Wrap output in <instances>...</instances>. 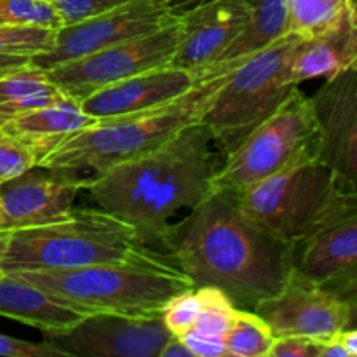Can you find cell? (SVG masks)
Returning <instances> with one entry per match:
<instances>
[{
  "mask_svg": "<svg viewBox=\"0 0 357 357\" xmlns=\"http://www.w3.org/2000/svg\"><path fill=\"white\" fill-rule=\"evenodd\" d=\"M145 248L138 234L100 208H72L65 218L6 236L3 274L68 271L121 261Z\"/></svg>",
  "mask_w": 357,
  "mask_h": 357,
  "instance_id": "cell-6",
  "label": "cell"
},
{
  "mask_svg": "<svg viewBox=\"0 0 357 357\" xmlns=\"http://www.w3.org/2000/svg\"><path fill=\"white\" fill-rule=\"evenodd\" d=\"M30 61L28 56H10V54H0V75L10 70H16L20 66H24Z\"/></svg>",
  "mask_w": 357,
  "mask_h": 357,
  "instance_id": "cell-37",
  "label": "cell"
},
{
  "mask_svg": "<svg viewBox=\"0 0 357 357\" xmlns=\"http://www.w3.org/2000/svg\"><path fill=\"white\" fill-rule=\"evenodd\" d=\"M159 357H194V354L180 337H171L166 342V345L160 349Z\"/></svg>",
  "mask_w": 357,
  "mask_h": 357,
  "instance_id": "cell-34",
  "label": "cell"
},
{
  "mask_svg": "<svg viewBox=\"0 0 357 357\" xmlns=\"http://www.w3.org/2000/svg\"><path fill=\"white\" fill-rule=\"evenodd\" d=\"M63 24H72L107 10L121 7L132 0H49Z\"/></svg>",
  "mask_w": 357,
  "mask_h": 357,
  "instance_id": "cell-30",
  "label": "cell"
},
{
  "mask_svg": "<svg viewBox=\"0 0 357 357\" xmlns=\"http://www.w3.org/2000/svg\"><path fill=\"white\" fill-rule=\"evenodd\" d=\"M234 194L253 222L291 248L357 211L356 185L314 157Z\"/></svg>",
  "mask_w": 357,
  "mask_h": 357,
  "instance_id": "cell-5",
  "label": "cell"
},
{
  "mask_svg": "<svg viewBox=\"0 0 357 357\" xmlns=\"http://www.w3.org/2000/svg\"><path fill=\"white\" fill-rule=\"evenodd\" d=\"M357 211L342 216L291 248V268L314 284L356 300Z\"/></svg>",
  "mask_w": 357,
  "mask_h": 357,
  "instance_id": "cell-16",
  "label": "cell"
},
{
  "mask_svg": "<svg viewBox=\"0 0 357 357\" xmlns=\"http://www.w3.org/2000/svg\"><path fill=\"white\" fill-rule=\"evenodd\" d=\"M63 93L47 79L44 70L26 63L0 75V128L17 115L44 107Z\"/></svg>",
  "mask_w": 357,
  "mask_h": 357,
  "instance_id": "cell-22",
  "label": "cell"
},
{
  "mask_svg": "<svg viewBox=\"0 0 357 357\" xmlns=\"http://www.w3.org/2000/svg\"><path fill=\"white\" fill-rule=\"evenodd\" d=\"M309 101L316 124L314 159L356 185L357 65L324 80Z\"/></svg>",
  "mask_w": 357,
  "mask_h": 357,
  "instance_id": "cell-13",
  "label": "cell"
},
{
  "mask_svg": "<svg viewBox=\"0 0 357 357\" xmlns=\"http://www.w3.org/2000/svg\"><path fill=\"white\" fill-rule=\"evenodd\" d=\"M357 65V16L351 7L333 26L314 37H302L291 61L295 82L331 79Z\"/></svg>",
  "mask_w": 357,
  "mask_h": 357,
  "instance_id": "cell-18",
  "label": "cell"
},
{
  "mask_svg": "<svg viewBox=\"0 0 357 357\" xmlns=\"http://www.w3.org/2000/svg\"><path fill=\"white\" fill-rule=\"evenodd\" d=\"M271 326L275 337H300L328 340L347 328L356 326V300L314 284L291 268L284 288L253 307Z\"/></svg>",
  "mask_w": 357,
  "mask_h": 357,
  "instance_id": "cell-11",
  "label": "cell"
},
{
  "mask_svg": "<svg viewBox=\"0 0 357 357\" xmlns=\"http://www.w3.org/2000/svg\"><path fill=\"white\" fill-rule=\"evenodd\" d=\"M80 190L82 180L35 164L0 183V232H16L65 218Z\"/></svg>",
  "mask_w": 357,
  "mask_h": 357,
  "instance_id": "cell-14",
  "label": "cell"
},
{
  "mask_svg": "<svg viewBox=\"0 0 357 357\" xmlns=\"http://www.w3.org/2000/svg\"><path fill=\"white\" fill-rule=\"evenodd\" d=\"M354 6V0H289L288 31L300 37L319 35Z\"/></svg>",
  "mask_w": 357,
  "mask_h": 357,
  "instance_id": "cell-24",
  "label": "cell"
},
{
  "mask_svg": "<svg viewBox=\"0 0 357 357\" xmlns=\"http://www.w3.org/2000/svg\"><path fill=\"white\" fill-rule=\"evenodd\" d=\"M229 72L202 80L169 103L93 122L63 139L38 164L86 180L153 152L185 128L201 121L209 100Z\"/></svg>",
  "mask_w": 357,
  "mask_h": 357,
  "instance_id": "cell-3",
  "label": "cell"
},
{
  "mask_svg": "<svg viewBox=\"0 0 357 357\" xmlns=\"http://www.w3.org/2000/svg\"><path fill=\"white\" fill-rule=\"evenodd\" d=\"M54 33L56 30L51 28L0 24V54L31 58L51 47Z\"/></svg>",
  "mask_w": 357,
  "mask_h": 357,
  "instance_id": "cell-27",
  "label": "cell"
},
{
  "mask_svg": "<svg viewBox=\"0 0 357 357\" xmlns=\"http://www.w3.org/2000/svg\"><path fill=\"white\" fill-rule=\"evenodd\" d=\"M185 342L194 357H227V349L223 338L201 337L195 333H185L180 337Z\"/></svg>",
  "mask_w": 357,
  "mask_h": 357,
  "instance_id": "cell-33",
  "label": "cell"
},
{
  "mask_svg": "<svg viewBox=\"0 0 357 357\" xmlns=\"http://www.w3.org/2000/svg\"><path fill=\"white\" fill-rule=\"evenodd\" d=\"M87 314L20 275H0V316L30 324L45 335L66 330Z\"/></svg>",
  "mask_w": 357,
  "mask_h": 357,
  "instance_id": "cell-19",
  "label": "cell"
},
{
  "mask_svg": "<svg viewBox=\"0 0 357 357\" xmlns=\"http://www.w3.org/2000/svg\"><path fill=\"white\" fill-rule=\"evenodd\" d=\"M0 357H65L61 351L47 342L33 344L20 338L0 335Z\"/></svg>",
  "mask_w": 357,
  "mask_h": 357,
  "instance_id": "cell-32",
  "label": "cell"
},
{
  "mask_svg": "<svg viewBox=\"0 0 357 357\" xmlns=\"http://www.w3.org/2000/svg\"><path fill=\"white\" fill-rule=\"evenodd\" d=\"M94 119L84 114L80 103L72 98L61 96L44 107L17 115L0 128V135L17 139L31 149L38 162L73 132L87 128Z\"/></svg>",
  "mask_w": 357,
  "mask_h": 357,
  "instance_id": "cell-20",
  "label": "cell"
},
{
  "mask_svg": "<svg viewBox=\"0 0 357 357\" xmlns=\"http://www.w3.org/2000/svg\"><path fill=\"white\" fill-rule=\"evenodd\" d=\"M160 244L195 288L215 286L237 309L253 310L281 291L291 274V246L253 222L229 190L211 188L167 227Z\"/></svg>",
  "mask_w": 357,
  "mask_h": 357,
  "instance_id": "cell-1",
  "label": "cell"
},
{
  "mask_svg": "<svg viewBox=\"0 0 357 357\" xmlns=\"http://www.w3.org/2000/svg\"><path fill=\"white\" fill-rule=\"evenodd\" d=\"M338 342L342 344V347L345 349L349 357H356L357 356V330L354 328H347V330L340 331L337 335Z\"/></svg>",
  "mask_w": 357,
  "mask_h": 357,
  "instance_id": "cell-36",
  "label": "cell"
},
{
  "mask_svg": "<svg viewBox=\"0 0 357 357\" xmlns=\"http://www.w3.org/2000/svg\"><path fill=\"white\" fill-rule=\"evenodd\" d=\"M35 164H38V159L33 150L17 139L0 135V183L30 169Z\"/></svg>",
  "mask_w": 357,
  "mask_h": 357,
  "instance_id": "cell-29",
  "label": "cell"
},
{
  "mask_svg": "<svg viewBox=\"0 0 357 357\" xmlns=\"http://www.w3.org/2000/svg\"><path fill=\"white\" fill-rule=\"evenodd\" d=\"M178 17L155 0H132L98 16L61 24L56 30L51 47L33 54L28 63L45 72L121 42L152 33Z\"/></svg>",
  "mask_w": 357,
  "mask_h": 357,
  "instance_id": "cell-10",
  "label": "cell"
},
{
  "mask_svg": "<svg viewBox=\"0 0 357 357\" xmlns=\"http://www.w3.org/2000/svg\"><path fill=\"white\" fill-rule=\"evenodd\" d=\"M44 337V342L65 357H159L160 349L173 335L160 316L93 312L66 330Z\"/></svg>",
  "mask_w": 357,
  "mask_h": 357,
  "instance_id": "cell-12",
  "label": "cell"
},
{
  "mask_svg": "<svg viewBox=\"0 0 357 357\" xmlns=\"http://www.w3.org/2000/svg\"><path fill=\"white\" fill-rule=\"evenodd\" d=\"M321 340L300 335L275 337L268 357H319Z\"/></svg>",
  "mask_w": 357,
  "mask_h": 357,
  "instance_id": "cell-31",
  "label": "cell"
},
{
  "mask_svg": "<svg viewBox=\"0 0 357 357\" xmlns=\"http://www.w3.org/2000/svg\"><path fill=\"white\" fill-rule=\"evenodd\" d=\"M199 309H201V302H199L197 291L195 288H190L173 296L169 303L164 307L160 317L173 337H183L194 328Z\"/></svg>",
  "mask_w": 357,
  "mask_h": 357,
  "instance_id": "cell-28",
  "label": "cell"
},
{
  "mask_svg": "<svg viewBox=\"0 0 357 357\" xmlns=\"http://www.w3.org/2000/svg\"><path fill=\"white\" fill-rule=\"evenodd\" d=\"M6 236H7V234H2V232H0V257H2V251H3V244H6ZM3 274V272L2 271H0V275H2Z\"/></svg>",
  "mask_w": 357,
  "mask_h": 357,
  "instance_id": "cell-38",
  "label": "cell"
},
{
  "mask_svg": "<svg viewBox=\"0 0 357 357\" xmlns=\"http://www.w3.org/2000/svg\"><path fill=\"white\" fill-rule=\"evenodd\" d=\"M250 3V20L239 37L230 44V47L218 58V61L208 70L218 65L237 63L248 56L261 51L274 40L288 33V10L289 0H248Z\"/></svg>",
  "mask_w": 357,
  "mask_h": 357,
  "instance_id": "cell-21",
  "label": "cell"
},
{
  "mask_svg": "<svg viewBox=\"0 0 357 357\" xmlns=\"http://www.w3.org/2000/svg\"><path fill=\"white\" fill-rule=\"evenodd\" d=\"M201 302L197 321L188 333L201 335V337L223 338L234 321L237 307L232 300L215 286H199L195 288Z\"/></svg>",
  "mask_w": 357,
  "mask_h": 357,
  "instance_id": "cell-25",
  "label": "cell"
},
{
  "mask_svg": "<svg viewBox=\"0 0 357 357\" xmlns=\"http://www.w3.org/2000/svg\"><path fill=\"white\" fill-rule=\"evenodd\" d=\"M275 335L253 310L236 309L234 321L223 337L229 357H268Z\"/></svg>",
  "mask_w": 357,
  "mask_h": 357,
  "instance_id": "cell-23",
  "label": "cell"
},
{
  "mask_svg": "<svg viewBox=\"0 0 357 357\" xmlns=\"http://www.w3.org/2000/svg\"><path fill=\"white\" fill-rule=\"evenodd\" d=\"M180 38L181 21L178 17L152 33L45 70V75L58 87L59 93L80 101L112 84L169 65Z\"/></svg>",
  "mask_w": 357,
  "mask_h": 357,
  "instance_id": "cell-9",
  "label": "cell"
},
{
  "mask_svg": "<svg viewBox=\"0 0 357 357\" xmlns=\"http://www.w3.org/2000/svg\"><path fill=\"white\" fill-rule=\"evenodd\" d=\"M86 312L122 316H160L173 296L195 288L174 264L143 248L139 253L112 264L68 271L16 272Z\"/></svg>",
  "mask_w": 357,
  "mask_h": 357,
  "instance_id": "cell-4",
  "label": "cell"
},
{
  "mask_svg": "<svg viewBox=\"0 0 357 357\" xmlns=\"http://www.w3.org/2000/svg\"><path fill=\"white\" fill-rule=\"evenodd\" d=\"M213 138L201 122L185 128L153 152L82 180L96 206L131 225L142 244L160 243L171 220L211 192L218 164Z\"/></svg>",
  "mask_w": 357,
  "mask_h": 357,
  "instance_id": "cell-2",
  "label": "cell"
},
{
  "mask_svg": "<svg viewBox=\"0 0 357 357\" xmlns=\"http://www.w3.org/2000/svg\"><path fill=\"white\" fill-rule=\"evenodd\" d=\"M197 84L190 72L166 65L103 87L82 98L79 103L84 114L94 121H101L169 103Z\"/></svg>",
  "mask_w": 357,
  "mask_h": 357,
  "instance_id": "cell-17",
  "label": "cell"
},
{
  "mask_svg": "<svg viewBox=\"0 0 357 357\" xmlns=\"http://www.w3.org/2000/svg\"><path fill=\"white\" fill-rule=\"evenodd\" d=\"M0 24L58 30L63 23L49 0H0Z\"/></svg>",
  "mask_w": 357,
  "mask_h": 357,
  "instance_id": "cell-26",
  "label": "cell"
},
{
  "mask_svg": "<svg viewBox=\"0 0 357 357\" xmlns=\"http://www.w3.org/2000/svg\"><path fill=\"white\" fill-rule=\"evenodd\" d=\"M248 0H209L181 14V38L169 65L187 70L197 82L230 47L250 20Z\"/></svg>",
  "mask_w": 357,
  "mask_h": 357,
  "instance_id": "cell-15",
  "label": "cell"
},
{
  "mask_svg": "<svg viewBox=\"0 0 357 357\" xmlns=\"http://www.w3.org/2000/svg\"><path fill=\"white\" fill-rule=\"evenodd\" d=\"M160 6L166 7L169 13H173L174 16H181V14L188 13L194 7L202 6V3L209 2V0H155Z\"/></svg>",
  "mask_w": 357,
  "mask_h": 357,
  "instance_id": "cell-35",
  "label": "cell"
},
{
  "mask_svg": "<svg viewBox=\"0 0 357 357\" xmlns=\"http://www.w3.org/2000/svg\"><path fill=\"white\" fill-rule=\"evenodd\" d=\"M302 37L288 31L261 51L237 61L201 117L213 143L227 155L298 87L291 61Z\"/></svg>",
  "mask_w": 357,
  "mask_h": 357,
  "instance_id": "cell-7",
  "label": "cell"
},
{
  "mask_svg": "<svg viewBox=\"0 0 357 357\" xmlns=\"http://www.w3.org/2000/svg\"><path fill=\"white\" fill-rule=\"evenodd\" d=\"M314 124L309 96L296 87L216 167L211 188L241 192L305 157H314Z\"/></svg>",
  "mask_w": 357,
  "mask_h": 357,
  "instance_id": "cell-8",
  "label": "cell"
}]
</instances>
